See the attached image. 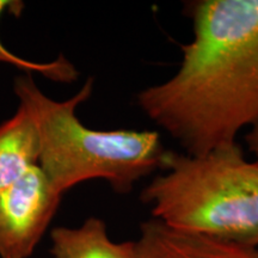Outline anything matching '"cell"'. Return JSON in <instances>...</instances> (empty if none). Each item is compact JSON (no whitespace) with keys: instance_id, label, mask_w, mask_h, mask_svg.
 <instances>
[{"instance_id":"6da1fadb","label":"cell","mask_w":258,"mask_h":258,"mask_svg":"<svg viewBox=\"0 0 258 258\" xmlns=\"http://www.w3.org/2000/svg\"><path fill=\"white\" fill-rule=\"evenodd\" d=\"M192 40L166 82L137 95V105L186 154L237 143L258 121V0L186 3Z\"/></svg>"},{"instance_id":"7a4b0ae2","label":"cell","mask_w":258,"mask_h":258,"mask_svg":"<svg viewBox=\"0 0 258 258\" xmlns=\"http://www.w3.org/2000/svg\"><path fill=\"white\" fill-rule=\"evenodd\" d=\"M90 78L66 101H54L37 88L31 76L19 77L15 92L19 105L30 115L40 141L38 166L56 191L90 179H104L118 194H127L135 183L166 167L171 151L157 131L85 127L77 108L92 93Z\"/></svg>"},{"instance_id":"3957f363","label":"cell","mask_w":258,"mask_h":258,"mask_svg":"<svg viewBox=\"0 0 258 258\" xmlns=\"http://www.w3.org/2000/svg\"><path fill=\"white\" fill-rule=\"evenodd\" d=\"M140 199L153 219L179 231L258 247V161L238 143L199 156L171 151Z\"/></svg>"},{"instance_id":"277c9868","label":"cell","mask_w":258,"mask_h":258,"mask_svg":"<svg viewBox=\"0 0 258 258\" xmlns=\"http://www.w3.org/2000/svg\"><path fill=\"white\" fill-rule=\"evenodd\" d=\"M61 199L38 165L0 191V258L31 256Z\"/></svg>"},{"instance_id":"5b68a950","label":"cell","mask_w":258,"mask_h":258,"mask_svg":"<svg viewBox=\"0 0 258 258\" xmlns=\"http://www.w3.org/2000/svg\"><path fill=\"white\" fill-rule=\"evenodd\" d=\"M135 247L137 258H258V247L179 231L157 219L141 224Z\"/></svg>"},{"instance_id":"8992f818","label":"cell","mask_w":258,"mask_h":258,"mask_svg":"<svg viewBox=\"0 0 258 258\" xmlns=\"http://www.w3.org/2000/svg\"><path fill=\"white\" fill-rule=\"evenodd\" d=\"M50 237L54 258H137L135 241L111 240L98 218H89L77 228L56 227Z\"/></svg>"},{"instance_id":"52a82bcc","label":"cell","mask_w":258,"mask_h":258,"mask_svg":"<svg viewBox=\"0 0 258 258\" xmlns=\"http://www.w3.org/2000/svg\"><path fill=\"white\" fill-rule=\"evenodd\" d=\"M38 157L36 127L27 110L19 105L11 118L0 124V191L38 165Z\"/></svg>"},{"instance_id":"ba28073f","label":"cell","mask_w":258,"mask_h":258,"mask_svg":"<svg viewBox=\"0 0 258 258\" xmlns=\"http://www.w3.org/2000/svg\"><path fill=\"white\" fill-rule=\"evenodd\" d=\"M19 6L22 5L18 2H5V0H0V17H2L3 12L5 10H11L12 8H19ZM0 61L14 64V66L25 71V72H38L43 74L47 78L54 80V82L71 83L78 76L77 70L74 69L73 64L69 62L62 55H60L59 59L49 63L30 62V61L23 60L21 57L10 53L8 49H5L3 47L2 42H0Z\"/></svg>"},{"instance_id":"9c48e42d","label":"cell","mask_w":258,"mask_h":258,"mask_svg":"<svg viewBox=\"0 0 258 258\" xmlns=\"http://www.w3.org/2000/svg\"><path fill=\"white\" fill-rule=\"evenodd\" d=\"M245 143L251 153L256 157V161H258V121L251 125L249 132L245 134Z\"/></svg>"}]
</instances>
